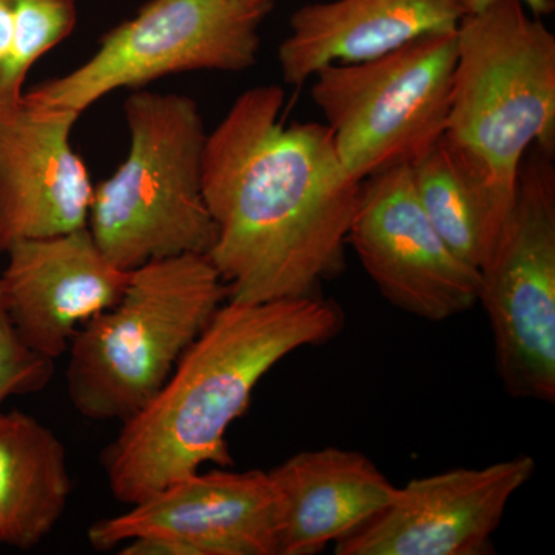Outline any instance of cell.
<instances>
[{"instance_id": "cell-21", "label": "cell", "mask_w": 555, "mask_h": 555, "mask_svg": "<svg viewBox=\"0 0 555 555\" xmlns=\"http://www.w3.org/2000/svg\"><path fill=\"white\" fill-rule=\"evenodd\" d=\"M494 2L495 0H465L467 13H477ZM520 2H524L526 9L539 17L547 16L555 9V0H520Z\"/></svg>"}, {"instance_id": "cell-10", "label": "cell", "mask_w": 555, "mask_h": 555, "mask_svg": "<svg viewBox=\"0 0 555 555\" xmlns=\"http://www.w3.org/2000/svg\"><path fill=\"white\" fill-rule=\"evenodd\" d=\"M347 244L383 298L409 315L440 323L478 305L480 272L441 238L409 164L364 179Z\"/></svg>"}, {"instance_id": "cell-18", "label": "cell", "mask_w": 555, "mask_h": 555, "mask_svg": "<svg viewBox=\"0 0 555 555\" xmlns=\"http://www.w3.org/2000/svg\"><path fill=\"white\" fill-rule=\"evenodd\" d=\"M14 35L9 62L0 78V101L22 96L28 73L78 22L75 0H13Z\"/></svg>"}, {"instance_id": "cell-20", "label": "cell", "mask_w": 555, "mask_h": 555, "mask_svg": "<svg viewBox=\"0 0 555 555\" xmlns=\"http://www.w3.org/2000/svg\"><path fill=\"white\" fill-rule=\"evenodd\" d=\"M14 35L13 0H0V78L9 62Z\"/></svg>"}, {"instance_id": "cell-6", "label": "cell", "mask_w": 555, "mask_h": 555, "mask_svg": "<svg viewBox=\"0 0 555 555\" xmlns=\"http://www.w3.org/2000/svg\"><path fill=\"white\" fill-rule=\"evenodd\" d=\"M455 61L456 30L318 69L310 94L352 178L412 164L443 137Z\"/></svg>"}, {"instance_id": "cell-14", "label": "cell", "mask_w": 555, "mask_h": 555, "mask_svg": "<svg viewBox=\"0 0 555 555\" xmlns=\"http://www.w3.org/2000/svg\"><path fill=\"white\" fill-rule=\"evenodd\" d=\"M278 494V555H317L363 528L398 486L352 449L301 451L269 470Z\"/></svg>"}, {"instance_id": "cell-17", "label": "cell", "mask_w": 555, "mask_h": 555, "mask_svg": "<svg viewBox=\"0 0 555 555\" xmlns=\"http://www.w3.org/2000/svg\"><path fill=\"white\" fill-rule=\"evenodd\" d=\"M411 166L420 204L456 257L480 272L503 228L443 137Z\"/></svg>"}, {"instance_id": "cell-19", "label": "cell", "mask_w": 555, "mask_h": 555, "mask_svg": "<svg viewBox=\"0 0 555 555\" xmlns=\"http://www.w3.org/2000/svg\"><path fill=\"white\" fill-rule=\"evenodd\" d=\"M53 361L22 341L0 286V414L9 398L42 390L53 377Z\"/></svg>"}, {"instance_id": "cell-22", "label": "cell", "mask_w": 555, "mask_h": 555, "mask_svg": "<svg viewBox=\"0 0 555 555\" xmlns=\"http://www.w3.org/2000/svg\"><path fill=\"white\" fill-rule=\"evenodd\" d=\"M243 2L250 3V5H269L272 0H243Z\"/></svg>"}, {"instance_id": "cell-11", "label": "cell", "mask_w": 555, "mask_h": 555, "mask_svg": "<svg viewBox=\"0 0 555 555\" xmlns=\"http://www.w3.org/2000/svg\"><path fill=\"white\" fill-rule=\"evenodd\" d=\"M531 455L414 478L389 506L335 547L337 555H480L513 496L535 473Z\"/></svg>"}, {"instance_id": "cell-3", "label": "cell", "mask_w": 555, "mask_h": 555, "mask_svg": "<svg viewBox=\"0 0 555 555\" xmlns=\"http://www.w3.org/2000/svg\"><path fill=\"white\" fill-rule=\"evenodd\" d=\"M443 139L506 228L526 153L555 152V35L520 0L460 22Z\"/></svg>"}, {"instance_id": "cell-1", "label": "cell", "mask_w": 555, "mask_h": 555, "mask_svg": "<svg viewBox=\"0 0 555 555\" xmlns=\"http://www.w3.org/2000/svg\"><path fill=\"white\" fill-rule=\"evenodd\" d=\"M283 107L281 87H254L207 134L203 192L218 229L207 257L230 301L317 297L345 268L363 182L326 124H287Z\"/></svg>"}, {"instance_id": "cell-13", "label": "cell", "mask_w": 555, "mask_h": 555, "mask_svg": "<svg viewBox=\"0 0 555 555\" xmlns=\"http://www.w3.org/2000/svg\"><path fill=\"white\" fill-rule=\"evenodd\" d=\"M3 254V297L17 334L31 350L54 361L76 331L115 306L130 272L116 268L89 228L49 238L22 240Z\"/></svg>"}, {"instance_id": "cell-12", "label": "cell", "mask_w": 555, "mask_h": 555, "mask_svg": "<svg viewBox=\"0 0 555 555\" xmlns=\"http://www.w3.org/2000/svg\"><path fill=\"white\" fill-rule=\"evenodd\" d=\"M78 119L27 93L0 101V254L87 228L94 188L69 142Z\"/></svg>"}, {"instance_id": "cell-8", "label": "cell", "mask_w": 555, "mask_h": 555, "mask_svg": "<svg viewBox=\"0 0 555 555\" xmlns=\"http://www.w3.org/2000/svg\"><path fill=\"white\" fill-rule=\"evenodd\" d=\"M272 10L243 0H149L100 40L94 56L28 91L33 100L82 115L102 98L175 73L244 72L257 64L259 27Z\"/></svg>"}, {"instance_id": "cell-2", "label": "cell", "mask_w": 555, "mask_h": 555, "mask_svg": "<svg viewBox=\"0 0 555 555\" xmlns=\"http://www.w3.org/2000/svg\"><path fill=\"white\" fill-rule=\"evenodd\" d=\"M343 326L345 312L321 295L228 299L166 385L102 452L113 496L131 506L206 463L232 466L225 434L247 411L258 383L295 350L331 341Z\"/></svg>"}, {"instance_id": "cell-15", "label": "cell", "mask_w": 555, "mask_h": 555, "mask_svg": "<svg viewBox=\"0 0 555 555\" xmlns=\"http://www.w3.org/2000/svg\"><path fill=\"white\" fill-rule=\"evenodd\" d=\"M465 0H328L291 17L278 49L283 78L302 86L332 64L374 60L434 33L455 31Z\"/></svg>"}, {"instance_id": "cell-9", "label": "cell", "mask_w": 555, "mask_h": 555, "mask_svg": "<svg viewBox=\"0 0 555 555\" xmlns=\"http://www.w3.org/2000/svg\"><path fill=\"white\" fill-rule=\"evenodd\" d=\"M124 555H278V494L264 470L195 473L90 526Z\"/></svg>"}, {"instance_id": "cell-16", "label": "cell", "mask_w": 555, "mask_h": 555, "mask_svg": "<svg viewBox=\"0 0 555 555\" xmlns=\"http://www.w3.org/2000/svg\"><path fill=\"white\" fill-rule=\"evenodd\" d=\"M72 478L56 434L22 411L0 414V545L30 551L67 507Z\"/></svg>"}, {"instance_id": "cell-4", "label": "cell", "mask_w": 555, "mask_h": 555, "mask_svg": "<svg viewBox=\"0 0 555 555\" xmlns=\"http://www.w3.org/2000/svg\"><path fill=\"white\" fill-rule=\"evenodd\" d=\"M228 299L229 288L207 255L131 270L119 301L86 321L69 341L73 408L96 422L137 415Z\"/></svg>"}, {"instance_id": "cell-5", "label": "cell", "mask_w": 555, "mask_h": 555, "mask_svg": "<svg viewBox=\"0 0 555 555\" xmlns=\"http://www.w3.org/2000/svg\"><path fill=\"white\" fill-rule=\"evenodd\" d=\"M124 115L129 155L93 190L87 228L94 243L126 272L158 259L207 255L218 229L204 199L207 133L198 104L139 90L127 98Z\"/></svg>"}, {"instance_id": "cell-7", "label": "cell", "mask_w": 555, "mask_h": 555, "mask_svg": "<svg viewBox=\"0 0 555 555\" xmlns=\"http://www.w3.org/2000/svg\"><path fill=\"white\" fill-rule=\"evenodd\" d=\"M555 152L529 149L506 228L480 268L478 305L494 337L503 387L555 401Z\"/></svg>"}]
</instances>
